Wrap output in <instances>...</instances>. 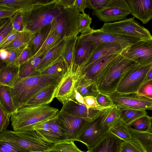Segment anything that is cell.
Returning <instances> with one entry per match:
<instances>
[{"label": "cell", "mask_w": 152, "mask_h": 152, "mask_svg": "<svg viewBox=\"0 0 152 152\" xmlns=\"http://www.w3.org/2000/svg\"><path fill=\"white\" fill-rule=\"evenodd\" d=\"M42 56L31 58L19 67L18 77L21 79L39 74L37 69L39 65Z\"/></svg>", "instance_id": "4dcf8cb0"}, {"label": "cell", "mask_w": 152, "mask_h": 152, "mask_svg": "<svg viewBox=\"0 0 152 152\" xmlns=\"http://www.w3.org/2000/svg\"><path fill=\"white\" fill-rule=\"evenodd\" d=\"M151 80H152V67L147 74L143 83Z\"/></svg>", "instance_id": "680465c9"}, {"label": "cell", "mask_w": 152, "mask_h": 152, "mask_svg": "<svg viewBox=\"0 0 152 152\" xmlns=\"http://www.w3.org/2000/svg\"><path fill=\"white\" fill-rule=\"evenodd\" d=\"M134 17L145 24L152 19V0H127Z\"/></svg>", "instance_id": "ffe728a7"}, {"label": "cell", "mask_w": 152, "mask_h": 152, "mask_svg": "<svg viewBox=\"0 0 152 152\" xmlns=\"http://www.w3.org/2000/svg\"><path fill=\"white\" fill-rule=\"evenodd\" d=\"M60 111L91 119L98 115L102 111L88 108L85 104L79 102L72 96L63 104Z\"/></svg>", "instance_id": "ac0fdd59"}, {"label": "cell", "mask_w": 152, "mask_h": 152, "mask_svg": "<svg viewBox=\"0 0 152 152\" xmlns=\"http://www.w3.org/2000/svg\"><path fill=\"white\" fill-rule=\"evenodd\" d=\"M80 13L74 7H63L51 23V30L62 39L77 36Z\"/></svg>", "instance_id": "52a82bcc"}, {"label": "cell", "mask_w": 152, "mask_h": 152, "mask_svg": "<svg viewBox=\"0 0 152 152\" xmlns=\"http://www.w3.org/2000/svg\"><path fill=\"white\" fill-rule=\"evenodd\" d=\"M57 116L41 122L33 127V129L43 139L53 144L68 140Z\"/></svg>", "instance_id": "30bf717a"}, {"label": "cell", "mask_w": 152, "mask_h": 152, "mask_svg": "<svg viewBox=\"0 0 152 152\" xmlns=\"http://www.w3.org/2000/svg\"><path fill=\"white\" fill-rule=\"evenodd\" d=\"M51 24L47 25L35 32L27 45L32 49L34 55L42 46L51 30Z\"/></svg>", "instance_id": "83f0119b"}, {"label": "cell", "mask_w": 152, "mask_h": 152, "mask_svg": "<svg viewBox=\"0 0 152 152\" xmlns=\"http://www.w3.org/2000/svg\"><path fill=\"white\" fill-rule=\"evenodd\" d=\"M34 32L24 29L19 32L15 39L4 49L24 48L27 45Z\"/></svg>", "instance_id": "e575fe53"}, {"label": "cell", "mask_w": 152, "mask_h": 152, "mask_svg": "<svg viewBox=\"0 0 152 152\" xmlns=\"http://www.w3.org/2000/svg\"><path fill=\"white\" fill-rule=\"evenodd\" d=\"M109 0H87L88 8L93 10H99L107 4Z\"/></svg>", "instance_id": "681fc988"}, {"label": "cell", "mask_w": 152, "mask_h": 152, "mask_svg": "<svg viewBox=\"0 0 152 152\" xmlns=\"http://www.w3.org/2000/svg\"><path fill=\"white\" fill-rule=\"evenodd\" d=\"M76 0H58V4L64 8L74 7Z\"/></svg>", "instance_id": "9f6ffc18"}, {"label": "cell", "mask_w": 152, "mask_h": 152, "mask_svg": "<svg viewBox=\"0 0 152 152\" xmlns=\"http://www.w3.org/2000/svg\"><path fill=\"white\" fill-rule=\"evenodd\" d=\"M117 107L120 113V119L128 127L132 122L136 119L148 115L145 110L119 106Z\"/></svg>", "instance_id": "f546056e"}, {"label": "cell", "mask_w": 152, "mask_h": 152, "mask_svg": "<svg viewBox=\"0 0 152 152\" xmlns=\"http://www.w3.org/2000/svg\"><path fill=\"white\" fill-rule=\"evenodd\" d=\"M132 139L139 143L145 152H152V134L146 131L135 130L128 127Z\"/></svg>", "instance_id": "f1b7e54d"}, {"label": "cell", "mask_w": 152, "mask_h": 152, "mask_svg": "<svg viewBox=\"0 0 152 152\" xmlns=\"http://www.w3.org/2000/svg\"><path fill=\"white\" fill-rule=\"evenodd\" d=\"M107 94L114 105L129 108L152 110V100L136 96L134 94H124L114 92Z\"/></svg>", "instance_id": "9a60e30c"}, {"label": "cell", "mask_w": 152, "mask_h": 152, "mask_svg": "<svg viewBox=\"0 0 152 152\" xmlns=\"http://www.w3.org/2000/svg\"><path fill=\"white\" fill-rule=\"evenodd\" d=\"M58 119L68 140L77 141V138L86 124L91 119L72 115L60 111Z\"/></svg>", "instance_id": "4fadbf2b"}, {"label": "cell", "mask_w": 152, "mask_h": 152, "mask_svg": "<svg viewBox=\"0 0 152 152\" xmlns=\"http://www.w3.org/2000/svg\"><path fill=\"white\" fill-rule=\"evenodd\" d=\"M42 152H48L47 151H45Z\"/></svg>", "instance_id": "6125c7cd"}, {"label": "cell", "mask_w": 152, "mask_h": 152, "mask_svg": "<svg viewBox=\"0 0 152 152\" xmlns=\"http://www.w3.org/2000/svg\"><path fill=\"white\" fill-rule=\"evenodd\" d=\"M33 53L31 48L26 46L15 61L14 65L19 67L29 60L32 57Z\"/></svg>", "instance_id": "b9f144b4"}, {"label": "cell", "mask_w": 152, "mask_h": 152, "mask_svg": "<svg viewBox=\"0 0 152 152\" xmlns=\"http://www.w3.org/2000/svg\"><path fill=\"white\" fill-rule=\"evenodd\" d=\"M68 69L64 60L61 57L51 65L40 73L43 75H57L63 77Z\"/></svg>", "instance_id": "836d02e7"}, {"label": "cell", "mask_w": 152, "mask_h": 152, "mask_svg": "<svg viewBox=\"0 0 152 152\" xmlns=\"http://www.w3.org/2000/svg\"><path fill=\"white\" fill-rule=\"evenodd\" d=\"M92 20V18L88 15L85 13H80L79 27V33H84L91 29L90 27V25Z\"/></svg>", "instance_id": "ee69618b"}, {"label": "cell", "mask_w": 152, "mask_h": 152, "mask_svg": "<svg viewBox=\"0 0 152 152\" xmlns=\"http://www.w3.org/2000/svg\"><path fill=\"white\" fill-rule=\"evenodd\" d=\"M80 74L73 70L72 66L67 69L58 83L55 97L63 104L73 96L75 85Z\"/></svg>", "instance_id": "2e32d148"}, {"label": "cell", "mask_w": 152, "mask_h": 152, "mask_svg": "<svg viewBox=\"0 0 152 152\" xmlns=\"http://www.w3.org/2000/svg\"><path fill=\"white\" fill-rule=\"evenodd\" d=\"M67 39H62L42 56L37 71L40 73L51 65L62 56Z\"/></svg>", "instance_id": "603a6c76"}, {"label": "cell", "mask_w": 152, "mask_h": 152, "mask_svg": "<svg viewBox=\"0 0 152 152\" xmlns=\"http://www.w3.org/2000/svg\"><path fill=\"white\" fill-rule=\"evenodd\" d=\"M42 0H0V8L23 14L31 10Z\"/></svg>", "instance_id": "cb8c5ba5"}, {"label": "cell", "mask_w": 152, "mask_h": 152, "mask_svg": "<svg viewBox=\"0 0 152 152\" xmlns=\"http://www.w3.org/2000/svg\"><path fill=\"white\" fill-rule=\"evenodd\" d=\"M59 111L48 105L21 107L12 113L11 125L15 131L33 130L38 123L57 116Z\"/></svg>", "instance_id": "3957f363"}, {"label": "cell", "mask_w": 152, "mask_h": 152, "mask_svg": "<svg viewBox=\"0 0 152 152\" xmlns=\"http://www.w3.org/2000/svg\"><path fill=\"white\" fill-rule=\"evenodd\" d=\"M122 140L109 132L92 148L91 152H120Z\"/></svg>", "instance_id": "44dd1931"}, {"label": "cell", "mask_w": 152, "mask_h": 152, "mask_svg": "<svg viewBox=\"0 0 152 152\" xmlns=\"http://www.w3.org/2000/svg\"><path fill=\"white\" fill-rule=\"evenodd\" d=\"M0 152H30L13 143L4 141H0Z\"/></svg>", "instance_id": "7bdbcfd3"}, {"label": "cell", "mask_w": 152, "mask_h": 152, "mask_svg": "<svg viewBox=\"0 0 152 152\" xmlns=\"http://www.w3.org/2000/svg\"><path fill=\"white\" fill-rule=\"evenodd\" d=\"M86 152H91L90 151H86Z\"/></svg>", "instance_id": "94428289"}, {"label": "cell", "mask_w": 152, "mask_h": 152, "mask_svg": "<svg viewBox=\"0 0 152 152\" xmlns=\"http://www.w3.org/2000/svg\"><path fill=\"white\" fill-rule=\"evenodd\" d=\"M103 111L86 124L77 138V141L85 144L88 150L95 145L109 131V129L103 128L101 125Z\"/></svg>", "instance_id": "8fae6325"}, {"label": "cell", "mask_w": 152, "mask_h": 152, "mask_svg": "<svg viewBox=\"0 0 152 152\" xmlns=\"http://www.w3.org/2000/svg\"><path fill=\"white\" fill-rule=\"evenodd\" d=\"M134 94L152 100V80L143 83Z\"/></svg>", "instance_id": "60d3db41"}, {"label": "cell", "mask_w": 152, "mask_h": 152, "mask_svg": "<svg viewBox=\"0 0 152 152\" xmlns=\"http://www.w3.org/2000/svg\"><path fill=\"white\" fill-rule=\"evenodd\" d=\"M63 39L51 29L47 39L42 46L31 58L42 56L50 49Z\"/></svg>", "instance_id": "74e56055"}, {"label": "cell", "mask_w": 152, "mask_h": 152, "mask_svg": "<svg viewBox=\"0 0 152 152\" xmlns=\"http://www.w3.org/2000/svg\"><path fill=\"white\" fill-rule=\"evenodd\" d=\"M0 19L10 18L12 17L16 12L13 11L0 8Z\"/></svg>", "instance_id": "11a10c76"}, {"label": "cell", "mask_w": 152, "mask_h": 152, "mask_svg": "<svg viewBox=\"0 0 152 152\" xmlns=\"http://www.w3.org/2000/svg\"><path fill=\"white\" fill-rule=\"evenodd\" d=\"M0 141L13 143L30 152L44 151L53 145L44 140L34 129L22 131L3 130L0 132Z\"/></svg>", "instance_id": "5b68a950"}, {"label": "cell", "mask_w": 152, "mask_h": 152, "mask_svg": "<svg viewBox=\"0 0 152 152\" xmlns=\"http://www.w3.org/2000/svg\"><path fill=\"white\" fill-rule=\"evenodd\" d=\"M121 54L139 65L152 63V39L141 40L124 50Z\"/></svg>", "instance_id": "7c38bea8"}, {"label": "cell", "mask_w": 152, "mask_h": 152, "mask_svg": "<svg viewBox=\"0 0 152 152\" xmlns=\"http://www.w3.org/2000/svg\"><path fill=\"white\" fill-rule=\"evenodd\" d=\"M63 8L58 0H42L29 11L21 14L24 29L35 32L51 24Z\"/></svg>", "instance_id": "277c9868"}, {"label": "cell", "mask_w": 152, "mask_h": 152, "mask_svg": "<svg viewBox=\"0 0 152 152\" xmlns=\"http://www.w3.org/2000/svg\"><path fill=\"white\" fill-rule=\"evenodd\" d=\"M80 36L94 41L95 44V49L97 46L102 43H117L120 44L126 49L136 42L141 40L113 35L101 31L99 29L94 30L92 28L86 33L81 34Z\"/></svg>", "instance_id": "5bb4252c"}, {"label": "cell", "mask_w": 152, "mask_h": 152, "mask_svg": "<svg viewBox=\"0 0 152 152\" xmlns=\"http://www.w3.org/2000/svg\"><path fill=\"white\" fill-rule=\"evenodd\" d=\"M148 115L140 117L132 122L129 126H132L135 130L145 131L148 129L149 125Z\"/></svg>", "instance_id": "f6af8a7d"}, {"label": "cell", "mask_w": 152, "mask_h": 152, "mask_svg": "<svg viewBox=\"0 0 152 152\" xmlns=\"http://www.w3.org/2000/svg\"><path fill=\"white\" fill-rule=\"evenodd\" d=\"M99 30L115 35L140 40L152 39L150 31L134 19L130 18L112 23H104Z\"/></svg>", "instance_id": "8992f818"}, {"label": "cell", "mask_w": 152, "mask_h": 152, "mask_svg": "<svg viewBox=\"0 0 152 152\" xmlns=\"http://www.w3.org/2000/svg\"><path fill=\"white\" fill-rule=\"evenodd\" d=\"M78 36L67 39L65 46L62 55L68 69L73 65L76 44Z\"/></svg>", "instance_id": "d6a6232c"}, {"label": "cell", "mask_w": 152, "mask_h": 152, "mask_svg": "<svg viewBox=\"0 0 152 152\" xmlns=\"http://www.w3.org/2000/svg\"><path fill=\"white\" fill-rule=\"evenodd\" d=\"M96 99L100 107L104 110L110 108L114 105L113 101L107 94L99 92Z\"/></svg>", "instance_id": "bcb514c9"}, {"label": "cell", "mask_w": 152, "mask_h": 152, "mask_svg": "<svg viewBox=\"0 0 152 152\" xmlns=\"http://www.w3.org/2000/svg\"><path fill=\"white\" fill-rule=\"evenodd\" d=\"M119 54H114L102 58L88 66L81 73L95 81L97 76L107 65Z\"/></svg>", "instance_id": "4316f807"}, {"label": "cell", "mask_w": 152, "mask_h": 152, "mask_svg": "<svg viewBox=\"0 0 152 152\" xmlns=\"http://www.w3.org/2000/svg\"><path fill=\"white\" fill-rule=\"evenodd\" d=\"M62 77L57 75L37 74L17 79L10 87L16 110L40 91L50 85L58 83Z\"/></svg>", "instance_id": "6da1fadb"}, {"label": "cell", "mask_w": 152, "mask_h": 152, "mask_svg": "<svg viewBox=\"0 0 152 152\" xmlns=\"http://www.w3.org/2000/svg\"><path fill=\"white\" fill-rule=\"evenodd\" d=\"M139 64L121 54L113 59L97 76L95 80L98 91L105 94L116 91L124 76Z\"/></svg>", "instance_id": "7a4b0ae2"}, {"label": "cell", "mask_w": 152, "mask_h": 152, "mask_svg": "<svg viewBox=\"0 0 152 152\" xmlns=\"http://www.w3.org/2000/svg\"><path fill=\"white\" fill-rule=\"evenodd\" d=\"M95 49L94 41L80 36H78L76 44L73 70L80 73V69Z\"/></svg>", "instance_id": "e0dca14e"}, {"label": "cell", "mask_w": 152, "mask_h": 152, "mask_svg": "<svg viewBox=\"0 0 152 152\" xmlns=\"http://www.w3.org/2000/svg\"><path fill=\"white\" fill-rule=\"evenodd\" d=\"M0 105L12 114L16 111L11 95L10 87L0 86Z\"/></svg>", "instance_id": "d590c367"}, {"label": "cell", "mask_w": 152, "mask_h": 152, "mask_svg": "<svg viewBox=\"0 0 152 152\" xmlns=\"http://www.w3.org/2000/svg\"><path fill=\"white\" fill-rule=\"evenodd\" d=\"M72 140H66L53 144L47 151L48 152H86L79 149Z\"/></svg>", "instance_id": "f35d334b"}, {"label": "cell", "mask_w": 152, "mask_h": 152, "mask_svg": "<svg viewBox=\"0 0 152 152\" xmlns=\"http://www.w3.org/2000/svg\"><path fill=\"white\" fill-rule=\"evenodd\" d=\"M152 67V63L144 66L139 65L133 68L122 79L116 91L121 94H134L143 83Z\"/></svg>", "instance_id": "ba28073f"}, {"label": "cell", "mask_w": 152, "mask_h": 152, "mask_svg": "<svg viewBox=\"0 0 152 152\" xmlns=\"http://www.w3.org/2000/svg\"><path fill=\"white\" fill-rule=\"evenodd\" d=\"M108 132L123 141L132 139L128 127L120 118L110 128Z\"/></svg>", "instance_id": "8d00e7d4"}, {"label": "cell", "mask_w": 152, "mask_h": 152, "mask_svg": "<svg viewBox=\"0 0 152 152\" xmlns=\"http://www.w3.org/2000/svg\"><path fill=\"white\" fill-rule=\"evenodd\" d=\"M130 14L131 9L126 0H109L104 7L99 10H93L92 13L104 23L124 20Z\"/></svg>", "instance_id": "9c48e42d"}, {"label": "cell", "mask_w": 152, "mask_h": 152, "mask_svg": "<svg viewBox=\"0 0 152 152\" xmlns=\"http://www.w3.org/2000/svg\"><path fill=\"white\" fill-rule=\"evenodd\" d=\"M13 29L12 22L11 18L10 20L4 26L0 28V43Z\"/></svg>", "instance_id": "f5cc1de1"}, {"label": "cell", "mask_w": 152, "mask_h": 152, "mask_svg": "<svg viewBox=\"0 0 152 152\" xmlns=\"http://www.w3.org/2000/svg\"><path fill=\"white\" fill-rule=\"evenodd\" d=\"M19 68L2 62L0 69V86L11 87L18 77Z\"/></svg>", "instance_id": "484cf974"}, {"label": "cell", "mask_w": 152, "mask_h": 152, "mask_svg": "<svg viewBox=\"0 0 152 152\" xmlns=\"http://www.w3.org/2000/svg\"><path fill=\"white\" fill-rule=\"evenodd\" d=\"M125 49L121 45L117 43H102L99 45L80 67V73L88 66L99 59L113 54H121Z\"/></svg>", "instance_id": "d6986e66"}, {"label": "cell", "mask_w": 152, "mask_h": 152, "mask_svg": "<svg viewBox=\"0 0 152 152\" xmlns=\"http://www.w3.org/2000/svg\"></svg>", "instance_id": "be15d7a7"}, {"label": "cell", "mask_w": 152, "mask_h": 152, "mask_svg": "<svg viewBox=\"0 0 152 152\" xmlns=\"http://www.w3.org/2000/svg\"><path fill=\"white\" fill-rule=\"evenodd\" d=\"M12 113L7 111L0 105V132L3 130L7 129L10 122V118Z\"/></svg>", "instance_id": "7dc6e473"}, {"label": "cell", "mask_w": 152, "mask_h": 152, "mask_svg": "<svg viewBox=\"0 0 152 152\" xmlns=\"http://www.w3.org/2000/svg\"><path fill=\"white\" fill-rule=\"evenodd\" d=\"M85 105L89 108L98 110L101 111L104 110L100 107L96 100V98L91 96H87L83 98Z\"/></svg>", "instance_id": "f907efd6"}, {"label": "cell", "mask_w": 152, "mask_h": 152, "mask_svg": "<svg viewBox=\"0 0 152 152\" xmlns=\"http://www.w3.org/2000/svg\"><path fill=\"white\" fill-rule=\"evenodd\" d=\"M19 32L13 28L0 43V49L5 48L11 43L15 38Z\"/></svg>", "instance_id": "816d5d0a"}, {"label": "cell", "mask_w": 152, "mask_h": 152, "mask_svg": "<svg viewBox=\"0 0 152 152\" xmlns=\"http://www.w3.org/2000/svg\"><path fill=\"white\" fill-rule=\"evenodd\" d=\"M120 118L118 109L117 106L114 105L103 111L101 125L103 128L109 130Z\"/></svg>", "instance_id": "1f68e13d"}, {"label": "cell", "mask_w": 152, "mask_h": 152, "mask_svg": "<svg viewBox=\"0 0 152 152\" xmlns=\"http://www.w3.org/2000/svg\"><path fill=\"white\" fill-rule=\"evenodd\" d=\"M58 84L50 85L42 89L21 107L48 105L55 98V93Z\"/></svg>", "instance_id": "7402d4cb"}, {"label": "cell", "mask_w": 152, "mask_h": 152, "mask_svg": "<svg viewBox=\"0 0 152 152\" xmlns=\"http://www.w3.org/2000/svg\"><path fill=\"white\" fill-rule=\"evenodd\" d=\"M24 48L6 49L8 52V57L6 60L2 62L7 65H14L16 59Z\"/></svg>", "instance_id": "c3c4849f"}, {"label": "cell", "mask_w": 152, "mask_h": 152, "mask_svg": "<svg viewBox=\"0 0 152 152\" xmlns=\"http://www.w3.org/2000/svg\"><path fill=\"white\" fill-rule=\"evenodd\" d=\"M74 7L79 12L85 13V9L88 8L87 0H76Z\"/></svg>", "instance_id": "db71d44e"}, {"label": "cell", "mask_w": 152, "mask_h": 152, "mask_svg": "<svg viewBox=\"0 0 152 152\" xmlns=\"http://www.w3.org/2000/svg\"><path fill=\"white\" fill-rule=\"evenodd\" d=\"M120 152H145L141 145L132 139L123 141Z\"/></svg>", "instance_id": "ab89813d"}, {"label": "cell", "mask_w": 152, "mask_h": 152, "mask_svg": "<svg viewBox=\"0 0 152 152\" xmlns=\"http://www.w3.org/2000/svg\"><path fill=\"white\" fill-rule=\"evenodd\" d=\"M75 89L83 97L91 96L96 98L99 93L95 81L82 73L79 77Z\"/></svg>", "instance_id": "d4e9b609"}, {"label": "cell", "mask_w": 152, "mask_h": 152, "mask_svg": "<svg viewBox=\"0 0 152 152\" xmlns=\"http://www.w3.org/2000/svg\"><path fill=\"white\" fill-rule=\"evenodd\" d=\"M148 117L149 120V125L146 131L152 134V116L148 115Z\"/></svg>", "instance_id": "91938a15"}, {"label": "cell", "mask_w": 152, "mask_h": 152, "mask_svg": "<svg viewBox=\"0 0 152 152\" xmlns=\"http://www.w3.org/2000/svg\"><path fill=\"white\" fill-rule=\"evenodd\" d=\"M8 55V52L7 50L4 48L0 49V56L2 61H3L7 59Z\"/></svg>", "instance_id": "6f0895ef"}]
</instances>
